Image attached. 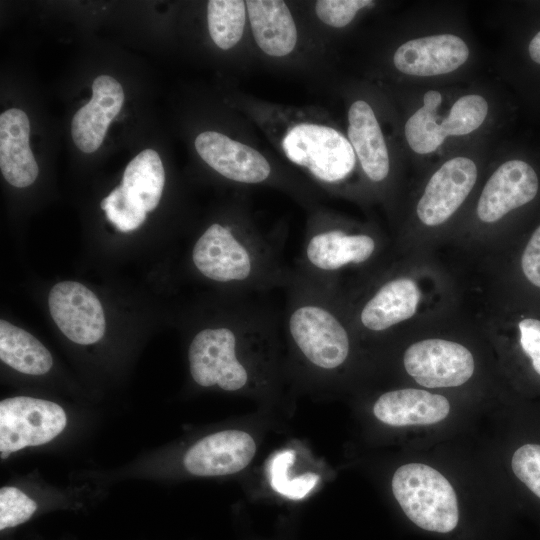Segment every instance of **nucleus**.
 I'll list each match as a JSON object with an SVG mask.
<instances>
[{"instance_id": "nucleus-1", "label": "nucleus", "mask_w": 540, "mask_h": 540, "mask_svg": "<svg viewBox=\"0 0 540 540\" xmlns=\"http://www.w3.org/2000/svg\"><path fill=\"white\" fill-rule=\"evenodd\" d=\"M258 295H237L225 319L198 330L189 370L201 387L257 393L278 378L281 314Z\"/></svg>"}, {"instance_id": "nucleus-2", "label": "nucleus", "mask_w": 540, "mask_h": 540, "mask_svg": "<svg viewBox=\"0 0 540 540\" xmlns=\"http://www.w3.org/2000/svg\"><path fill=\"white\" fill-rule=\"evenodd\" d=\"M403 254L342 298L361 340L438 322L452 309L455 292L450 278L426 260L413 259L412 252Z\"/></svg>"}, {"instance_id": "nucleus-3", "label": "nucleus", "mask_w": 540, "mask_h": 540, "mask_svg": "<svg viewBox=\"0 0 540 540\" xmlns=\"http://www.w3.org/2000/svg\"><path fill=\"white\" fill-rule=\"evenodd\" d=\"M396 244L371 226L315 214L293 267L296 276L346 298L386 267Z\"/></svg>"}, {"instance_id": "nucleus-4", "label": "nucleus", "mask_w": 540, "mask_h": 540, "mask_svg": "<svg viewBox=\"0 0 540 540\" xmlns=\"http://www.w3.org/2000/svg\"><path fill=\"white\" fill-rule=\"evenodd\" d=\"M283 246L244 215L234 222L210 224L194 243L191 260L201 276L232 288L235 295H261L287 288L293 280Z\"/></svg>"}, {"instance_id": "nucleus-5", "label": "nucleus", "mask_w": 540, "mask_h": 540, "mask_svg": "<svg viewBox=\"0 0 540 540\" xmlns=\"http://www.w3.org/2000/svg\"><path fill=\"white\" fill-rule=\"evenodd\" d=\"M286 290L281 328L290 352L315 377L339 376L361 341L342 298L295 273Z\"/></svg>"}, {"instance_id": "nucleus-6", "label": "nucleus", "mask_w": 540, "mask_h": 540, "mask_svg": "<svg viewBox=\"0 0 540 540\" xmlns=\"http://www.w3.org/2000/svg\"><path fill=\"white\" fill-rule=\"evenodd\" d=\"M391 488L405 515L418 527L448 533L457 526L456 493L436 469L422 463L404 464L393 474Z\"/></svg>"}, {"instance_id": "nucleus-7", "label": "nucleus", "mask_w": 540, "mask_h": 540, "mask_svg": "<svg viewBox=\"0 0 540 540\" xmlns=\"http://www.w3.org/2000/svg\"><path fill=\"white\" fill-rule=\"evenodd\" d=\"M281 145L292 163L324 185L343 183L355 168L356 155L349 140L331 126L296 124L286 131Z\"/></svg>"}, {"instance_id": "nucleus-8", "label": "nucleus", "mask_w": 540, "mask_h": 540, "mask_svg": "<svg viewBox=\"0 0 540 540\" xmlns=\"http://www.w3.org/2000/svg\"><path fill=\"white\" fill-rule=\"evenodd\" d=\"M402 364L407 375L429 389L462 386L473 377L476 368L474 355L465 344L439 335L408 344Z\"/></svg>"}, {"instance_id": "nucleus-9", "label": "nucleus", "mask_w": 540, "mask_h": 540, "mask_svg": "<svg viewBox=\"0 0 540 540\" xmlns=\"http://www.w3.org/2000/svg\"><path fill=\"white\" fill-rule=\"evenodd\" d=\"M478 180L477 164L469 157L445 161L428 179L415 205L420 228L431 232L444 227L463 206Z\"/></svg>"}, {"instance_id": "nucleus-10", "label": "nucleus", "mask_w": 540, "mask_h": 540, "mask_svg": "<svg viewBox=\"0 0 540 540\" xmlns=\"http://www.w3.org/2000/svg\"><path fill=\"white\" fill-rule=\"evenodd\" d=\"M66 414L58 404L32 397L0 402L1 458L28 446L45 444L65 428Z\"/></svg>"}, {"instance_id": "nucleus-11", "label": "nucleus", "mask_w": 540, "mask_h": 540, "mask_svg": "<svg viewBox=\"0 0 540 540\" xmlns=\"http://www.w3.org/2000/svg\"><path fill=\"white\" fill-rule=\"evenodd\" d=\"M539 181L533 167L519 159L499 165L479 194L475 216L479 224L494 226L512 211L530 203L537 195Z\"/></svg>"}, {"instance_id": "nucleus-12", "label": "nucleus", "mask_w": 540, "mask_h": 540, "mask_svg": "<svg viewBox=\"0 0 540 540\" xmlns=\"http://www.w3.org/2000/svg\"><path fill=\"white\" fill-rule=\"evenodd\" d=\"M48 303L54 322L71 341L88 345L103 337L104 311L86 286L74 281L60 282L51 289Z\"/></svg>"}, {"instance_id": "nucleus-13", "label": "nucleus", "mask_w": 540, "mask_h": 540, "mask_svg": "<svg viewBox=\"0 0 540 540\" xmlns=\"http://www.w3.org/2000/svg\"><path fill=\"white\" fill-rule=\"evenodd\" d=\"M202 160L224 178L244 185L272 181L269 161L253 147L216 131H204L195 139Z\"/></svg>"}, {"instance_id": "nucleus-14", "label": "nucleus", "mask_w": 540, "mask_h": 540, "mask_svg": "<svg viewBox=\"0 0 540 540\" xmlns=\"http://www.w3.org/2000/svg\"><path fill=\"white\" fill-rule=\"evenodd\" d=\"M256 451L255 439L248 432L223 430L203 437L190 447L183 464L195 476L231 475L245 469Z\"/></svg>"}, {"instance_id": "nucleus-15", "label": "nucleus", "mask_w": 540, "mask_h": 540, "mask_svg": "<svg viewBox=\"0 0 540 540\" xmlns=\"http://www.w3.org/2000/svg\"><path fill=\"white\" fill-rule=\"evenodd\" d=\"M469 55L468 45L459 36L435 34L401 44L394 52L393 64L405 75L431 77L457 70Z\"/></svg>"}, {"instance_id": "nucleus-16", "label": "nucleus", "mask_w": 540, "mask_h": 540, "mask_svg": "<svg viewBox=\"0 0 540 540\" xmlns=\"http://www.w3.org/2000/svg\"><path fill=\"white\" fill-rule=\"evenodd\" d=\"M92 98L74 115L71 134L84 153L96 151L102 144L111 121L124 102L121 84L111 76L100 75L92 84Z\"/></svg>"}, {"instance_id": "nucleus-17", "label": "nucleus", "mask_w": 540, "mask_h": 540, "mask_svg": "<svg viewBox=\"0 0 540 540\" xmlns=\"http://www.w3.org/2000/svg\"><path fill=\"white\" fill-rule=\"evenodd\" d=\"M449 412L450 403L445 396L417 388L386 391L373 404L374 416L393 427L435 424Z\"/></svg>"}, {"instance_id": "nucleus-18", "label": "nucleus", "mask_w": 540, "mask_h": 540, "mask_svg": "<svg viewBox=\"0 0 540 540\" xmlns=\"http://www.w3.org/2000/svg\"><path fill=\"white\" fill-rule=\"evenodd\" d=\"M347 134L365 177L375 184L385 182L390 174L389 152L376 115L366 101L351 104Z\"/></svg>"}, {"instance_id": "nucleus-19", "label": "nucleus", "mask_w": 540, "mask_h": 540, "mask_svg": "<svg viewBox=\"0 0 540 540\" xmlns=\"http://www.w3.org/2000/svg\"><path fill=\"white\" fill-rule=\"evenodd\" d=\"M29 133V119L24 111L11 108L0 115V168L6 181L17 188L31 185L38 176Z\"/></svg>"}, {"instance_id": "nucleus-20", "label": "nucleus", "mask_w": 540, "mask_h": 540, "mask_svg": "<svg viewBox=\"0 0 540 540\" xmlns=\"http://www.w3.org/2000/svg\"><path fill=\"white\" fill-rule=\"evenodd\" d=\"M253 38L271 57L290 54L297 44V28L287 4L281 0L245 1Z\"/></svg>"}, {"instance_id": "nucleus-21", "label": "nucleus", "mask_w": 540, "mask_h": 540, "mask_svg": "<svg viewBox=\"0 0 540 540\" xmlns=\"http://www.w3.org/2000/svg\"><path fill=\"white\" fill-rule=\"evenodd\" d=\"M0 359L29 375H43L53 364L50 352L38 339L4 319L0 321Z\"/></svg>"}, {"instance_id": "nucleus-22", "label": "nucleus", "mask_w": 540, "mask_h": 540, "mask_svg": "<svg viewBox=\"0 0 540 540\" xmlns=\"http://www.w3.org/2000/svg\"><path fill=\"white\" fill-rule=\"evenodd\" d=\"M164 184L165 172L159 154L145 149L126 166L121 186L133 201L149 212L158 206Z\"/></svg>"}, {"instance_id": "nucleus-23", "label": "nucleus", "mask_w": 540, "mask_h": 540, "mask_svg": "<svg viewBox=\"0 0 540 540\" xmlns=\"http://www.w3.org/2000/svg\"><path fill=\"white\" fill-rule=\"evenodd\" d=\"M441 101L439 91H427L423 96V105L405 123L406 141L411 150L417 154L433 153L444 143L438 126V108Z\"/></svg>"}, {"instance_id": "nucleus-24", "label": "nucleus", "mask_w": 540, "mask_h": 540, "mask_svg": "<svg viewBox=\"0 0 540 540\" xmlns=\"http://www.w3.org/2000/svg\"><path fill=\"white\" fill-rule=\"evenodd\" d=\"M247 9L241 0H211L207 3L208 30L213 42L228 50L243 36Z\"/></svg>"}, {"instance_id": "nucleus-25", "label": "nucleus", "mask_w": 540, "mask_h": 540, "mask_svg": "<svg viewBox=\"0 0 540 540\" xmlns=\"http://www.w3.org/2000/svg\"><path fill=\"white\" fill-rule=\"evenodd\" d=\"M488 111L487 100L479 94H466L458 98L445 118L439 115L438 126L442 140L474 132L484 123Z\"/></svg>"}, {"instance_id": "nucleus-26", "label": "nucleus", "mask_w": 540, "mask_h": 540, "mask_svg": "<svg viewBox=\"0 0 540 540\" xmlns=\"http://www.w3.org/2000/svg\"><path fill=\"white\" fill-rule=\"evenodd\" d=\"M294 460V452L289 450L278 452L268 465L269 481L277 493L291 499H301L315 488L318 477L310 473L302 476L292 475L289 470Z\"/></svg>"}, {"instance_id": "nucleus-27", "label": "nucleus", "mask_w": 540, "mask_h": 540, "mask_svg": "<svg viewBox=\"0 0 540 540\" xmlns=\"http://www.w3.org/2000/svg\"><path fill=\"white\" fill-rule=\"evenodd\" d=\"M107 219L121 232H129L140 227L146 219V211L133 201L123 187H116L101 202Z\"/></svg>"}, {"instance_id": "nucleus-28", "label": "nucleus", "mask_w": 540, "mask_h": 540, "mask_svg": "<svg viewBox=\"0 0 540 540\" xmlns=\"http://www.w3.org/2000/svg\"><path fill=\"white\" fill-rule=\"evenodd\" d=\"M37 509L36 503L15 487L0 490V529L19 525L28 520Z\"/></svg>"}, {"instance_id": "nucleus-29", "label": "nucleus", "mask_w": 540, "mask_h": 540, "mask_svg": "<svg viewBox=\"0 0 540 540\" xmlns=\"http://www.w3.org/2000/svg\"><path fill=\"white\" fill-rule=\"evenodd\" d=\"M511 467L515 476L540 498V445L528 443L517 448Z\"/></svg>"}, {"instance_id": "nucleus-30", "label": "nucleus", "mask_w": 540, "mask_h": 540, "mask_svg": "<svg viewBox=\"0 0 540 540\" xmlns=\"http://www.w3.org/2000/svg\"><path fill=\"white\" fill-rule=\"evenodd\" d=\"M374 4L371 0H319L315 3V11L324 24L343 28L351 23L361 9Z\"/></svg>"}, {"instance_id": "nucleus-31", "label": "nucleus", "mask_w": 540, "mask_h": 540, "mask_svg": "<svg viewBox=\"0 0 540 540\" xmlns=\"http://www.w3.org/2000/svg\"><path fill=\"white\" fill-rule=\"evenodd\" d=\"M518 343L530 359L534 372L540 376V318L525 316L516 323Z\"/></svg>"}, {"instance_id": "nucleus-32", "label": "nucleus", "mask_w": 540, "mask_h": 540, "mask_svg": "<svg viewBox=\"0 0 540 540\" xmlns=\"http://www.w3.org/2000/svg\"><path fill=\"white\" fill-rule=\"evenodd\" d=\"M519 265L524 278L540 289V225L532 232L525 244Z\"/></svg>"}, {"instance_id": "nucleus-33", "label": "nucleus", "mask_w": 540, "mask_h": 540, "mask_svg": "<svg viewBox=\"0 0 540 540\" xmlns=\"http://www.w3.org/2000/svg\"><path fill=\"white\" fill-rule=\"evenodd\" d=\"M528 52L531 59L535 63L540 64V31L531 39Z\"/></svg>"}]
</instances>
